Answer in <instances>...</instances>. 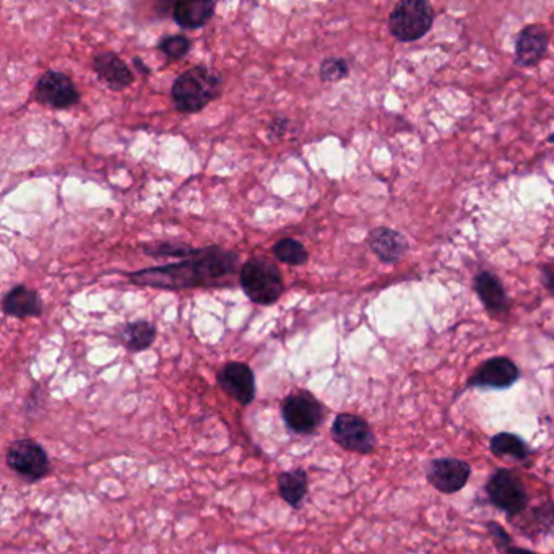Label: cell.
<instances>
[{"label":"cell","instance_id":"obj_1","mask_svg":"<svg viewBox=\"0 0 554 554\" xmlns=\"http://www.w3.org/2000/svg\"><path fill=\"white\" fill-rule=\"evenodd\" d=\"M239 256L220 246L202 247L194 257L129 273L130 282L156 290L179 291L218 286L238 269Z\"/></svg>","mask_w":554,"mask_h":554},{"label":"cell","instance_id":"obj_2","mask_svg":"<svg viewBox=\"0 0 554 554\" xmlns=\"http://www.w3.org/2000/svg\"><path fill=\"white\" fill-rule=\"evenodd\" d=\"M223 88V77L207 65H195L176 78L171 88L176 109L182 114L200 113L217 100Z\"/></svg>","mask_w":554,"mask_h":554},{"label":"cell","instance_id":"obj_3","mask_svg":"<svg viewBox=\"0 0 554 554\" xmlns=\"http://www.w3.org/2000/svg\"><path fill=\"white\" fill-rule=\"evenodd\" d=\"M239 283L247 298L260 306L277 303L285 293V282L280 269L265 257L247 260L239 273Z\"/></svg>","mask_w":554,"mask_h":554},{"label":"cell","instance_id":"obj_4","mask_svg":"<svg viewBox=\"0 0 554 554\" xmlns=\"http://www.w3.org/2000/svg\"><path fill=\"white\" fill-rule=\"evenodd\" d=\"M327 415V407L309 390H293L282 403L283 423L298 436H312L324 425Z\"/></svg>","mask_w":554,"mask_h":554},{"label":"cell","instance_id":"obj_5","mask_svg":"<svg viewBox=\"0 0 554 554\" xmlns=\"http://www.w3.org/2000/svg\"><path fill=\"white\" fill-rule=\"evenodd\" d=\"M434 10L426 0H403L389 17V30L402 43H413L433 28Z\"/></svg>","mask_w":554,"mask_h":554},{"label":"cell","instance_id":"obj_6","mask_svg":"<svg viewBox=\"0 0 554 554\" xmlns=\"http://www.w3.org/2000/svg\"><path fill=\"white\" fill-rule=\"evenodd\" d=\"M485 491L490 503L507 517L522 516L529 507L530 496L524 481L509 468L494 470L486 481Z\"/></svg>","mask_w":554,"mask_h":554},{"label":"cell","instance_id":"obj_7","mask_svg":"<svg viewBox=\"0 0 554 554\" xmlns=\"http://www.w3.org/2000/svg\"><path fill=\"white\" fill-rule=\"evenodd\" d=\"M5 462L12 472L30 483L43 480L51 472V460L44 447L35 439H17L10 444L5 454Z\"/></svg>","mask_w":554,"mask_h":554},{"label":"cell","instance_id":"obj_8","mask_svg":"<svg viewBox=\"0 0 554 554\" xmlns=\"http://www.w3.org/2000/svg\"><path fill=\"white\" fill-rule=\"evenodd\" d=\"M332 438L343 451L355 454H373L377 446L376 434L368 421L351 413H340L332 423Z\"/></svg>","mask_w":554,"mask_h":554},{"label":"cell","instance_id":"obj_9","mask_svg":"<svg viewBox=\"0 0 554 554\" xmlns=\"http://www.w3.org/2000/svg\"><path fill=\"white\" fill-rule=\"evenodd\" d=\"M35 98L46 108L70 109L80 103L82 96L69 75L57 70H48L36 83Z\"/></svg>","mask_w":554,"mask_h":554},{"label":"cell","instance_id":"obj_10","mask_svg":"<svg viewBox=\"0 0 554 554\" xmlns=\"http://www.w3.org/2000/svg\"><path fill=\"white\" fill-rule=\"evenodd\" d=\"M472 477V465L454 457L431 460L426 478L429 485L442 494H455L464 490Z\"/></svg>","mask_w":554,"mask_h":554},{"label":"cell","instance_id":"obj_11","mask_svg":"<svg viewBox=\"0 0 554 554\" xmlns=\"http://www.w3.org/2000/svg\"><path fill=\"white\" fill-rule=\"evenodd\" d=\"M217 381L221 390L243 407L251 405L256 399V376L251 366H247L246 363H226L218 371Z\"/></svg>","mask_w":554,"mask_h":554},{"label":"cell","instance_id":"obj_12","mask_svg":"<svg viewBox=\"0 0 554 554\" xmlns=\"http://www.w3.org/2000/svg\"><path fill=\"white\" fill-rule=\"evenodd\" d=\"M520 371L514 361L506 356H496L485 361L468 379V389H511L519 381Z\"/></svg>","mask_w":554,"mask_h":554},{"label":"cell","instance_id":"obj_13","mask_svg":"<svg viewBox=\"0 0 554 554\" xmlns=\"http://www.w3.org/2000/svg\"><path fill=\"white\" fill-rule=\"evenodd\" d=\"M91 67L101 78V82L106 83L113 91L126 90L134 83L132 70L121 57L117 56L116 52L106 51L96 54Z\"/></svg>","mask_w":554,"mask_h":554},{"label":"cell","instance_id":"obj_14","mask_svg":"<svg viewBox=\"0 0 554 554\" xmlns=\"http://www.w3.org/2000/svg\"><path fill=\"white\" fill-rule=\"evenodd\" d=\"M473 288L477 291L478 298L485 306L486 311L493 316H501L509 311L506 288L493 272L478 273L473 280Z\"/></svg>","mask_w":554,"mask_h":554},{"label":"cell","instance_id":"obj_15","mask_svg":"<svg viewBox=\"0 0 554 554\" xmlns=\"http://www.w3.org/2000/svg\"><path fill=\"white\" fill-rule=\"evenodd\" d=\"M368 244L377 259L386 264L399 262L408 251L407 238L399 231L390 230L384 226L369 233Z\"/></svg>","mask_w":554,"mask_h":554},{"label":"cell","instance_id":"obj_16","mask_svg":"<svg viewBox=\"0 0 554 554\" xmlns=\"http://www.w3.org/2000/svg\"><path fill=\"white\" fill-rule=\"evenodd\" d=\"M548 49V33L542 25L525 26L516 41V61L522 67L538 64Z\"/></svg>","mask_w":554,"mask_h":554},{"label":"cell","instance_id":"obj_17","mask_svg":"<svg viewBox=\"0 0 554 554\" xmlns=\"http://www.w3.org/2000/svg\"><path fill=\"white\" fill-rule=\"evenodd\" d=\"M5 316L17 317V319H28V317H39L43 314V301L35 290L28 286H13L12 290L5 295L2 304Z\"/></svg>","mask_w":554,"mask_h":554},{"label":"cell","instance_id":"obj_18","mask_svg":"<svg viewBox=\"0 0 554 554\" xmlns=\"http://www.w3.org/2000/svg\"><path fill=\"white\" fill-rule=\"evenodd\" d=\"M215 9L217 4L208 0L178 2L173 7L174 22L186 30H197L212 20Z\"/></svg>","mask_w":554,"mask_h":554},{"label":"cell","instance_id":"obj_19","mask_svg":"<svg viewBox=\"0 0 554 554\" xmlns=\"http://www.w3.org/2000/svg\"><path fill=\"white\" fill-rule=\"evenodd\" d=\"M278 494L288 506L301 509L304 499L309 493L308 472L303 468H295L282 472L277 478Z\"/></svg>","mask_w":554,"mask_h":554},{"label":"cell","instance_id":"obj_20","mask_svg":"<svg viewBox=\"0 0 554 554\" xmlns=\"http://www.w3.org/2000/svg\"><path fill=\"white\" fill-rule=\"evenodd\" d=\"M490 451L498 459L516 460L520 464H527L532 455L529 444L514 433L494 434L490 439Z\"/></svg>","mask_w":554,"mask_h":554},{"label":"cell","instance_id":"obj_21","mask_svg":"<svg viewBox=\"0 0 554 554\" xmlns=\"http://www.w3.org/2000/svg\"><path fill=\"white\" fill-rule=\"evenodd\" d=\"M156 327L152 322L135 321L122 327L119 340L132 353L148 350L155 343Z\"/></svg>","mask_w":554,"mask_h":554},{"label":"cell","instance_id":"obj_22","mask_svg":"<svg viewBox=\"0 0 554 554\" xmlns=\"http://www.w3.org/2000/svg\"><path fill=\"white\" fill-rule=\"evenodd\" d=\"M522 532L529 537L535 538L540 535H553L554 533V501H545L540 506L533 507L529 517L525 519Z\"/></svg>","mask_w":554,"mask_h":554},{"label":"cell","instance_id":"obj_23","mask_svg":"<svg viewBox=\"0 0 554 554\" xmlns=\"http://www.w3.org/2000/svg\"><path fill=\"white\" fill-rule=\"evenodd\" d=\"M273 256L286 265H304L309 259L306 247L293 238L280 239L273 246Z\"/></svg>","mask_w":554,"mask_h":554},{"label":"cell","instance_id":"obj_24","mask_svg":"<svg viewBox=\"0 0 554 554\" xmlns=\"http://www.w3.org/2000/svg\"><path fill=\"white\" fill-rule=\"evenodd\" d=\"M143 252L148 256L158 257H171V259H189L194 257L199 249L195 247L186 246V244H174V243H155L147 244L143 246Z\"/></svg>","mask_w":554,"mask_h":554},{"label":"cell","instance_id":"obj_25","mask_svg":"<svg viewBox=\"0 0 554 554\" xmlns=\"http://www.w3.org/2000/svg\"><path fill=\"white\" fill-rule=\"evenodd\" d=\"M486 529H488L490 537L493 538L494 545H496V548H498L501 554H537L514 545L511 535H509L506 529L501 527L498 522H488V524H486Z\"/></svg>","mask_w":554,"mask_h":554},{"label":"cell","instance_id":"obj_26","mask_svg":"<svg viewBox=\"0 0 554 554\" xmlns=\"http://www.w3.org/2000/svg\"><path fill=\"white\" fill-rule=\"evenodd\" d=\"M350 74V65L343 57H327L321 64V75L324 82H340Z\"/></svg>","mask_w":554,"mask_h":554},{"label":"cell","instance_id":"obj_27","mask_svg":"<svg viewBox=\"0 0 554 554\" xmlns=\"http://www.w3.org/2000/svg\"><path fill=\"white\" fill-rule=\"evenodd\" d=\"M158 49L171 61H178L191 51V41L182 35L166 36L161 39Z\"/></svg>","mask_w":554,"mask_h":554},{"label":"cell","instance_id":"obj_28","mask_svg":"<svg viewBox=\"0 0 554 554\" xmlns=\"http://www.w3.org/2000/svg\"><path fill=\"white\" fill-rule=\"evenodd\" d=\"M286 127H288V119H286V117H277V119H273L269 127L270 139H282L283 134L286 132Z\"/></svg>","mask_w":554,"mask_h":554},{"label":"cell","instance_id":"obj_29","mask_svg":"<svg viewBox=\"0 0 554 554\" xmlns=\"http://www.w3.org/2000/svg\"><path fill=\"white\" fill-rule=\"evenodd\" d=\"M546 286L554 295V272L546 273Z\"/></svg>","mask_w":554,"mask_h":554},{"label":"cell","instance_id":"obj_30","mask_svg":"<svg viewBox=\"0 0 554 554\" xmlns=\"http://www.w3.org/2000/svg\"><path fill=\"white\" fill-rule=\"evenodd\" d=\"M548 142L554 143V135H551L550 139H548Z\"/></svg>","mask_w":554,"mask_h":554}]
</instances>
